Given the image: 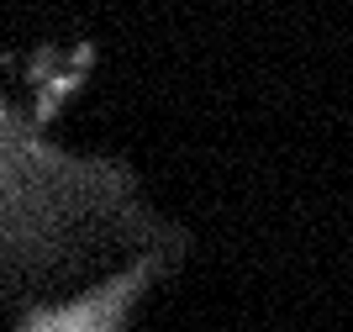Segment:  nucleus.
<instances>
[{"label": "nucleus", "mask_w": 353, "mask_h": 332, "mask_svg": "<svg viewBox=\"0 0 353 332\" xmlns=\"http://www.w3.org/2000/svg\"><path fill=\"white\" fill-rule=\"evenodd\" d=\"M137 285H148V269H132V275L111 280L105 290H95L90 301L69 306L59 322H48V332H111L121 322V311H127V301L137 295Z\"/></svg>", "instance_id": "nucleus-1"}]
</instances>
